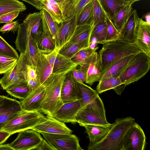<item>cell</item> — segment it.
<instances>
[{
    "instance_id": "cell-1",
    "label": "cell",
    "mask_w": 150,
    "mask_h": 150,
    "mask_svg": "<svg viewBox=\"0 0 150 150\" xmlns=\"http://www.w3.org/2000/svg\"><path fill=\"white\" fill-rule=\"evenodd\" d=\"M66 73H52L45 81L42 84L45 88L44 95L38 111L46 115L53 116L63 104L61 90Z\"/></svg>"
},
{
    "instance_id": "cell-2",
    "label": "cell",
    "mask_w": 150,
    "mask_h": 150,
    "mask_svg": "<svg viewBox=\"0 0 150 150\" xmlns=\"http://www.w3.org/2000/svg\"><path fill=\"white\" fill-rule=\"evenodd\" d=\"M134 122L131 117L117 119L104 138L96 144L89 143L88 150H121L124 136Z\"/></svg>"
},
{
    "instance_id": "cell-3",
    "label": "cell",
    "mask_w": 150,
    "mask_h": 150,
    "mask_svg": "<svg viewBox=\"0 0 150 150\" xmlns=\"http://www.w3.org/2000/svg\"><path fill=\"white\" fill-rule=\"evenodd\" d=\"M141 52L134 43L118 39L103 44L98 53L102 72L111 63L123 57Z\"/></svg>"
},
{
    "instance_id": "cell-4",
    "label": "cell",
    "mask_w": 150,
    "mask_h": 150,
    "mask_svg": "<svg viewBox=\"0 0 150 150\" xmlns=\"http://www.w3.org/2000/svg\"><path fill=\"white\" fill-rule=\"evenodd\" d=\"M150 68V57L141 52L137 54L120 74L122 85L126 86L143 77Z\"/></svg>"
},
{
    "instance_id": "cell-5",
    "label": "cell",
    "mask_w": 150,
    "mask_h": 150,
    "mask_svg": "<svg viewBox=\"0 0 150 150\" xmlns=\"http://www.w3.org/2000/svg\"><path fill=\"white\" fill-rule=\"evenodd\" d=\"M45 116L38 111H28L22 109L20 112L4 127L0 131L11 135L17 132L31 129L42 122Z\"/></svg>"
},
{
    "instance_id": "cell-6",
    "label": "cell",
    "mask_w": 150,
    "mask_h": 150,
    "mask_svg": "<svg viewBox=\"0 0 150 150\" xmlns=\"http://www.w3.org/2000/svg\"><path fill=\"white\" fill-rule=\"evenodd\" d=\"M78 100L82 108L91 109L106 119L103 102L96 90L84 83L76 80Z\"/></svg>"
},
{
    "instance_id": "cell-7",
    "label": "cell",
    "mask_w": 150,
    "mask_h": 150,
    "mask_svg": "<svg viewBox=\"0 0 150 150\" xmlns=\"http://www.w3.org/2000/svg\"><path fill=\"white\" fill-rule=\"evenodd\" d=\"M15 43L17 50L25 53L30 63L36 68L39 53L37 43L23 23L19 24Z\"/></svg>"
},
{
    "instance_id": "cell-8",
    "label": "cell",
    "mask_w": 150,
    "mask_h": 150,
    "mask_svg": "<svg viewBox=\"0 0 150 150\" xmlns=\"http://www.w3.org/2000/svg\"><path fill=\"white\" fill-rule=\"evenodd\" d=\"M144 133L135 122L127 130L123 137L122 150H145L146 143Z\"/></svg>"
},
{
    "instance_id": "cell-9",
    "label": "cell",
    "mask_w": 150,
    "mask_h": 150,
    "mask_svg": "<svg viewBox=\"0 0 150 150\" xmlns=\"http://www.w3.org/2000/svg\"><path fill=\"white\" fill-rule=\"evenodd\" d=\"M44 139L55 150H80L79 139L72 134L41 133Z\"/></svg>"
},
{
    "instance_id": "cell-10",
    "label": "cell",
    "mask_w": 150,
    "mask_h": 150,
    "mask_svg": "<svg viewBox=\"0 0 150 150\" xmlns=\"http://www.w3.org/2000/svg\"><path fill=\"white\" fill-rule=\"evenodd\" d=\"M43 139L40 133L29 129L19 132L10 145L16 150H33L37 149Z\"/></svg>"
},
{
    "instance_id": "cell-11",
    "label": "cell",
    "mask_w": 150,
    "mask_h": 150,
    "mask_svg": "<svg viewBox=\"0 0 150 150\" xmlns=\"http://www.w3.org/2000/svg\"><path fill=\"white\" fill-rule=\"evenodd\" d=\"M22 110L20 101L0 95V131Z\"/></svg>"
},
{
    "instance_id": "cell-12",
    "label": "cell",
    "mask_w": 150,
    "mask_h": 150,
    "mask_svg": "<svg viewBox=\"0 0 150 150\" xmlns=\"http://www.w3.org/2000/svg\"><path fill=\"white\" fill-rule=\"evenodd\" d=\"M83 73L86 83L92 86L96 82L99 81L102 74L100 57L98 53L95 52L80 66Z\"/></svg>"
},
{
    "instance_id": "cell-13",
    "label": "cell",
    "mask_w": 150,
    "mask_h": 150,
    "mask_svg": "<svg viewBox=\"0 0 150 150\" xmlns=\"http://www.w3.org/2000/svg\"><path fill=\"white\" fill-rule=\"evenodd\" d=\"M40 133L52 134H71L73 131L65 123L57 119L52 116L46 115L41 122L32 128Z\"/></svg>"
},
{
    "instance_id": "cell-14",
    "label": "cell",
    "mask_w": 150,
    "mask_h": 150,
    "mask_svg": "<svg viewBox=\"0 0 150 150\" xmlns=\"http://www.w3.org/2000/svg\"><path fill=\"white\" fill-rule=\"evenodd\" d=\"M43 55L52 66V74L67 73L78 65L70 59L59 53L56 48L51 53Z\"/></svg>"
},
{
    "instance_id": "cell-15",
    "label": "cell",
    "mask_w": 150,
    "mask_h": 150,
    "mask_svg": "<svg viewBox=\"0 0 150 150\" xmlns=\"http://www.w3.org/2000/svg\"><path fill=\"white\" fill-rule=\"evenodd\" d=\"M79 13L66 19L59 24L58 47L56 50L58 52L69 42L73 35L77 25Z\"/></svg>"
},
{
    "instance_id": "cell-16",
    "label": "cell",
    "mask_w": 150,
    "mask_h": 150,
    "mask_svg": "<svg viewBox=\"0 0 150 150\" xmlns=\"http://www.w3.org/2000/svg\"><path fill=\"white\" fill-rule=\"evenodd\" d=\"M76 121L81 126L93 125L105 127H111L112 124L108 122L106 119L103 117L93 110L82 108L76 117Z\"/></svg>"
},
{
    "instance_id": "cell-17",
    "label": "cell",
    "mask_w": 150,
    "mask_h": 150,
    "mask_svg": "<svg viewBox=\"0 0 150 150\" xmlns=\"http://www.w3.org/2000/svg\"><path fill=\"white\" fill-rule=\"evenodd\" d=\"M150 24L140 18L134 42L142 52L150 57Z\"/></svg>"
},
{
    "instance_id": "cell-18",
    "label": "cell",
    "mask_w": 150,
    "mask_h": 150,
    "mask_svg": "<svg viewBox=\"0 0 150 150\" xmlns=\"http://www.w3.org/2000/svg\"><path fill=\"white\" fill-rule=\"evenodd\" d=\"M82 108L79 100L64 103L52 116L63 122L74 124L76 123L75 119L76 116Z\"/></svg>"
},
{
    "instance_id": "cell-19",
    "label": "cell",
    "mask_w": 150,
    "mask_h": 150,
    "mask_svg": "<svg viewBox=\"0 0 150 150\" xmlns=\"http://www.w3.org/2000/svg\"><path fill=\"white\" fill-rule=\"evenodd\" d=\"M61 96L63 104L78 100L76 80L71 71L65 75L61 86Z\"/></svg>"
},
{
    "instance_id": "cell-20",
    "label": "cell",
    "mask_w": 150,
    "mask_h": 150,
    "mask_svg": "<svg viewBox=\"0 0 150 150\" xmlns=\"http://www.w3.org/2000/svg\"><path fill=\"white\" fill-rule=\"evenodd\" d=\"M139 18L137 11L135 9L133 10L119 31L118 39L124 41L134 43L135 40Z\"/></svg>"
},
{
    "instance_id": "cell-21",
    "label": "cell",
    "mask_w": 150,
    "mask_h": 150,
    "mask_svg": "<svg viewBox=\"0 0 150 150\" xmlns=\"http://www.w3.org/2000/svg\"><path fill=\"white\" fill-rule=\"evenodd\" d=\"M23 23L37 43L43 32L42 19L40 12L29 13Z\"/></svg>"
},
{
    "instance_id": "cell-22",
    "label": "cell",
    "mask_w": 150,
    "mask_h": 150,
    "mask_svg": "<svg viewBox=\"0 0 150 150\" xmlns=\"http://www.w3.org/2000/svg\"><path fill=\"white\" fill-rule=\"evenodd\" d=\"M45 92V88L43 85L33 90L25 98L21 100L22 109L28 111H38Z\"/></svg>"
},
{
    "instance_id": "cell-23",
    "label": "cell",
    "mask_w": 150,
    "mask_h": 150,
    "mask_svg": "<svg viewBox=\"0 0 150 150\" xmlns=\"http://www.w3.org/2000/svg\"><path fill=\"white\" fill-rule=\"evenodd\" d=\"M136 54L128 56L109 64L103 71L99 81L110 76L119 77L120 74L135 57Z\"/></svg>"
},
{
    "instance_id": "cell-24",
    "label": "cell",
    "mask_w": 150,
    "mask_h": 150,
    "mask_svg": "<svg viewBox=\"0 0 150 150\" xmlns=\"http://www.w3.org/2000/svg\"><path fill=\"white\" fill-rule=\"evenodd\" d=\"M33 6L40 11L44 9L50 15L53 20L58 24L63 22V19L60 10L49 0H23Z\"/></svg>"
},
{
    "instance_id": "cell-25",
    "label": "cell",
    "mask_w": 150,
    "mask_h": 150,
    "mask_svg": "<svg viewBox=\"0 0 150 150\" xmlns=\"http://www.w3.org/2000/svg\"><path fill=\"white\" fill-rule=\"evenodd\" d=\"M43 25V31L49 36L56 46L58 47V39L59 33V24L54 21L49 13L45 10L40 11Z\"/></svg>"
},
{
    "instance_id": "cell-26",
    "label": "cell",
    "mask_w": 150,
    "mask_h": 150,
    "mask_svg": "<svg viewBox=\"0 0 150 150\" xmlns=\"http://www.w3.org/2000/svg\"><path fill=\"white\" fill-rule=\"evenodd\" d=\"M125 87L122 84L119 77L110 76L99 81L96 91L99 94L113 89L117 95H121Z\"/></svg>"
},
{
    "instance_id": "cell-27",
    "label": "cell",
    "mask_w": 150,
    "mask_h": 150,
    "mask_svg": "<svg viewBox=\"0 0 150 150\" xmlns=\"http://www.w3.org/2000/svg\"><path fill=\"white\" fill-rule=\"evenodd\" d=\"M139 0H129L128 2L123 6L113 16L111 17L114 25L119 31L127 20L133 11L132 5Z\"/></svg>"
},
{
    "instance_id": "cell-28",
    "label": "cell",
    "mask_w": 150,
    "mask_h": 150,
    "mask_svg": "<svg viewBox=\"0 0 150 150\" xmlns=\"http://www.w3.org/2000/svg\"><path fill=\"white\" fill-rule=\"evenodd\" d=\"M36 70L37 78L40 85H42L52 73V66L44 56L39 52L36 66Z\"/></svg>"
},
{
    "instance_id": "cell-29",
    "label": "cell",
    "mask_w": 150,
    "mask_h": 150,
    "mask_svg": "<svg viewBox=\"0 0 150 150\" xmlns=\"http://www.w3.org/2000/svg\"><path fill=\"white\" fill-rule=\"evenodd\" d=\"M90 140V143L96 144L102 140L109 132L111 127L88 125L83 126Z\"/></svg>"
},
{
    "instance_id": "cell-30",
    "label": "cell",
    "mask_w": 150,
    "mask_h": 150,
    "mask_svg": "<svg viewBox=\"0 0 150 150\" xmlns=\"http://www.w3.org/2000/svg\"><path fill=\"white\" fill-rule=\"evenodd\" d=\"M93 28V25L90 24L77 25L71 39L62 48L75 43L90 40Z\"/></svg>"
},
{
    "instance_id": "cell-31",
    "label": "cell",
    "mask_w": 150,
    "mask_h": 150,
    "mask_svg": "<svg viewBox=\"0 0 150 150\" xmlns=\"http://www.w3.org/2000/svg\"><path fill=\"white\" fill-rule=\"evenodd\" d=\"M26 6L24 3L17 0H0V17L8 13L25 11Z\"/></svg>"
},
{
    "instance_id": "cell-32",
    "label": "cell",
    "mask_w": 150,
    "mask_h": 150,
    "mask_svg": "<svg viewBox=\"0 0 150 150\" xmlns=\"http://www.w3.org/2000/svg\"><path fill=\"white\" fill-rule=\"evenodd\" d=\"M5 91L10 95L20 100L25 98L32 91L27 82L21 81Z\"/></svg>"
},
{
    "instance_id": "cell-33",
    "label": "cell",
    "mask_w": 150,
    "mask_h": 150,
    "mask_svg": "<svg viewBox=\"0 0 150 150\" xmlns=\"http://www.w3.org/2000/svg\"><path fill=\"white\" fill-rule=\"evenodd\" d=\"M129 0H98L102 8L111 17Z\"/></svg>"
},
{
    "instance_id": "cell-34",
    "label": "cell",
    "mask_w": 150,
    "mask_h": 150,
    "mask_svg": "<svg viewBox=\"0 0 150 150\" xmlns=\"http://www.w3.org/2000/svg\"><path fill=\"white\" fill-rule=\"evenodd\" d=\"M37 45L38 51L43 54H48L56 48L55 45L52 39L43 31L37 41Z\"/></svg>"
},
{
    "instance_id": "cell-35",
    "label": "cell",
    "mask_w": 150,
    "mask_h": 150,
    "mask_svg": "<svg viewBox=\"0 0 150 150\" xmlns=\"http://www.w3.org/2000/svg\"><path fill=\"white\" fill-rule=\"evenodd\" d=\"M101 8L104 13L105 16V21L106 28L105 43H106L117 39L119 31L117 30L115 26L112 21L111 17L102 8Z\"/></svg>"
},
{
    "instance_id": "cell-36",
    "label": "cell",
    "mask_w": 150,
    "mask_h": 150,
    "mask_svg": "<svg viewBox=\"0 0 150 150\" xmlns=\"http://www.w3.org/2000/svg\"><path fill=\"white\" fill-rule=\"evenodd\" d=\"M93 10L92 0L87 4L80 12L77 21V25L85 24L93 25Z\"/></svg>"
},
{
    "instance_id": "cell-37",
    "label": "cell",
    "mask_w": 150,
    "mask_h": 150,
    "mask_svg": "<svg viewBox=\"0 0 150 150\" xmlns=\"http://www.w3.org/2000/svg\"><path fill=\"white\" fill-rule=\"evenodd\" d=\"M90 40L75 43L62 49L58 52L71 59L80 50L88 48Z\"/></svg>"
},
{
    "instance_id": "cell-38",
    "label": "cell",
    "mask_w": 150,
    "mask_h": 150,
    "mask_svg": "<svg viewBox=\"0 0 150 150\" xmlns=\"http://www.w3.org/2000/svg\"><path fill=\"white\" fill-rule=\"evenodd\" d=\"M105 36L106 28L104 21L93 27L90 37H95L97 40V44L103 45L105 43Z\"/></svg>"
},
{
    "instance_id": "cell-39",
    "label": "cell",
    "mask_w": 150,
    "mask_h": 150,
    "mask_svg": "<svg viewBox=\"0 0 150 150\" xmlns=\"http://www.w3.org/2000/svg\"><path fill=\"white\" fill-rule=\"evenodd\" d=\"M0 54L18 59L19 55L15 49L0 35Z\"/></svg>"
},
{
    "instance_id": "cell-40",
    "label": "cell",
    "mask_w": 150,
    "mask_h": 150,
    "mask_svg": "<svg viewBox=\"0 0 150 150\" xmlns=\"http://www.w3.org/2000/svg\"><path fill=\"white\" fill-rule=\"evenodd\" d=\"M98 48V47L94 49H92L89 47L83 49L76 54L71 59L75 64L81 65Z\"/></svg>"
},
{
    "instance_id": "cell-41",
    "label": "cell",
    "mask_w": 150,
    "mask_h": 150,
    "mask_svg": "<svg viewBox=\"0 0 150 150\" xmlns=\"http://www.w3.org/2000/svg\"><path fill=\"white\" fill-rule=\"evenodd\" d=\"M49 1L60 10L64 21L67 18L73 0H49Z\"/></svg>"
},
{
    "instance_id": "cell-42",
    "label": "cell",
    "mask_w": 150,
    "mask_h": 150,
    "mask_svg": "<svg viewBox=\"0 0 150 150\" xmlns=\"http://www.w3.org/2000/svg\"><path fill=\"white\" fill-rule=\"evenodd\" d=\"M93 10V27L98 23L105 21L104 13L98 0H92Z\"/></svg>"
},
{
    "instance_id": "cell-43",
    "label": "cell",
    "mask_w": 150,
    "mask_h": 150,
    "mask_svg": "<svg viewBox=\"0 0 150 150\" xmlns=\"http://www.w3.org/2000/svg\"><path fill=\"white\" fill-rule=\"evenodd\" d=\"M17 59L0 54V74H4L13 67Z\"/></svg>"
},
{
    "instance_id": "cell-44",
    "label": "cell",
    "mask_w": 150,
    "mask_h": 150,
    "mask_svg": "<svg viewBox=\"0 0 150 150\" xmlns=\"http://www.w3.org/2000/svg\"><path fill=\"white\" fill-rule=\"evenodd\" d=\"M91 0H73L69 10L67 18L76 15Z\"/></svg>"
},
{
    "instance_id": "cell-45",
    "label": "cell",
    "mask_w": 150,
    "mask_h": 150,
    "mask_svg": "<svg viewBox=\"0 0 150 150\" xmlns=\"http://www.w3.org/2000/svg\"><path fill=\"white\" fill-rule=\"evenodd\" d=\"M16 63L13 67L4 73L3 76L0 79V84L3 90L6 89L15 75Z\"/></svg>"
},
{
    "instance_id": "cell-46",
    "label": "cell",
    "mask_w": 150,
    "mask_h": 150,
    "mask_svg": "<svg viewBox=\"0 0 150 150\" xmlns=\"http://www.w3.org/2000/svg\"><path fill=\"white\" fill-rule=\"evenodd\" d=\"M19 23L18 21L17 20L4 24L0 28V31L3 34L9 31L15 33L18 31L19 25Z\"/></svg>"
},
{
    "instance_id": "cell-47",
    "label": "cell",
    "mask_w": 150,
    "mask_h": 150,
    "mask_svg": "<svg viewBox=\"0 0 150 150\" xmlns=\"http://www.w3.org/2000/svg\"><path fill=\"white\" fill-rule=\"evenodd\" d=\"M20 12L16 11L8 13L0 17V24L9 23L17 18Z\"/></svg>"
},
{
    "instance_id": "cell-48",
    "label": "cell",
    "mask_w": 150,
    "mask_h": 150,
    "mask_svg": "<svg viewBox=\"0 0 150 150\" xmlns=\"http://www.w3.org/2000/svg\"><path fill=\"white\" fill-rule=\"evenodd\" d=\"M37 150H55L44 139L41 144L37 149Z\"/></svg>"
},
{
    "instance_id": "cell-49",
    "label": "cell",
    "mask_w": 150,
    "mask_h": 150,
    "mask_svg": "<svg viewBox=\"0 0 150 150\" xmlns=\"http://www.w3.org/2000/svg\"><path fill=\"white\" fill-rule=\"evenodd\" d=\"M27 82L32 91L37 88L41 85L39 82L37 78L29 80L27 81Z\"/></svg>"
},
{
    "instance_id": "cell-50",
    "label": "cell",
    "mask_w": 150,
    "mask_h": 150,
    "mask_svg": "<svg viewBox=\"0 0 150 150\" xmlns=\"http://www.w3.org/2000/svg\"><path fill=\"white\" fill-rule=\"evenodd\" d=\"M11 134L7 132L0 131V145L3 144Z\"/></svg>"
},
{
    "instance_id": "cell-51",
    "label": "cell",
    "mask_w": 150,
    "mask_h": 150,
    "mask_svg": "<svg viewBox=\"0 0 150 150\" xmlns=\"http://www.w3.org/2000/svg\"><path fill=\"white\" fill-rule=\"evenodd\" d=\"M76 70L78 73L79 81L84 83L85 81V77L83 73L80 68L76 69Z\"/></svg>"
},
{
    "instance_id": "cell-52",
    "label": "cell",
    "mask_w": 150,
    "mask_h": 150,
    "mask_svg": "<svg viewBox=\"0 0 150 150\" xmlns=\"http://www.w3.org/2000/svg\"><path fill=\"white\" fill-rule=\"evenodd\" d=\"M0 150H16L10 145V144H3L0 145Z\"/></svg>"
},
{
    "instance_id": "cell-53",
    "label": "cell",
    "mask_w": 150,
    "mask_h": 150,
    "mask_svg": "<svg viewBox=\"0 0 150 150\" xmlns=\"http://www.w3.org/2000/svg\"><path fill=\"white\" fill-rule=\"evenodd\" d=\"M142 18H144L145 21L150 24V13L149 11L144 14L142 16Z\"/></svg>"
},
{
    "instance_id": "cell-54",
    "label": "cell",
    "mask_w": 150,
    "mask_h": 150,
    "mask_svg": "<svg viewBox=\"0 0 150 150\" xmlns=\"http://www.w3.org/2000/svg\"><path fill=\"white\" fill-rule=\"evenodd\" d=\"M72 74L75 79L78 81H79V78L78 76V73L76 70V69H75L72 70L71 71Z\"/></svg>"
},
{
    "instance_id": "cell-55",
    "label": "cell",
    "mask_w": 150,
    "mask_h": 150,
    "mask_svg": "<svg viewBox=\"0 0 150 150\" xmlns=\"http://www.w3.org/2000/svg\"><path fill=\"white\" fill-rule=\"evenodd\" d=\"M98 44L96 43H92L89 44V47L92 49H94L97 48Z\"/></svg>"
},
{
    "instance_id": "cell-56",
    "label": "cell",
    "mask_w": 150,
    "mask_h": 150,
    "mask_svg": "<svg viewBox=\"0 0 150 150\" xmlns=\"http://www.w3.org/2000/svg\"><path fill=\"white\" fill-rule=\"evenodd\" d=\"M80 150H86L83 149H82V148H81Z\"/></svg>"
},
{
    "instance_id": "cell-57",
    "label": "cell",
    "mask_w": 150,
    "mask_h": 150,
    "mask_svg": "<svg viewBox=\"0 0 150 150\" xmlns=\"http://www.w3.org/2000/svg\"><path fill=\"white\" fill-rule=\"evenodd\" d=\"M121 150H122V149Z\"/></svg>"
}]
</instances>
